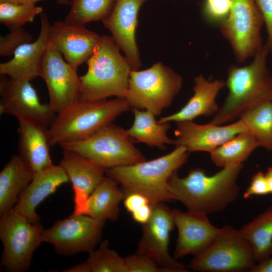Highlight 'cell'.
<instances>
[{
	"mask_svg": "<svg viewBox=\"0 0 272 272\" xmlns=\"http://www.w3.org/2000/svg\"><path fill=\"white\" fill-rule=\"evenodd\" d=\"M261 13L264 21L267 33L266 43L269 52L272 53V0H254Z\"/></svg>",
	"mask_w": 272,
	"mask_h": 272,
	"instance_id": "cell-37",
	"label": "cell"
},
{
	"mask_svg": "<svg viewBox=\"0 0 272 272\" xmlns=\"http://www.w3.org/2000/svg\"><path fill=\"white\" fill-rule=\"evenodd\" d=\"M40 15L41 28L39 36L34 42L19 47L14 57L8 61L0 63L1 75L19 80H28L39 77L41 61L48 43L50 23L44 13Z\"/></svg>",
	"mask_w": 272,
	"mask_h": 272,
	"instance_id": "cell-20",
	"label": "cell"
},
{
	"mask_svg": "<svg viewBox=\"0 0 272 272\" xmlns=\"http://www.w3.org/2000/svg\"><path fill=\"white\" fill-rule=\"evenodd\" d=\"M101 36L84 25L58 21L50 25L48 41L74 67L87 61L93 53Z\"/></svg>",
	"mask_w": 272,
	"mask_h": 272,
	"instance_id": "cell-17",
	"label": "cell"
},
{
	"mask_svg": "<svg viewBox=\"0 0 272 272\" xmlns=\"http://www.w3.org/2000/svg\"><path fill=\"white\" fill-rule=\"evenodd\" d=\"M250 272H272V255L256 262Z\"/></svg>",
	"mask_w": 272,
	"mask_h": 272,
	"instance_id": "cell-40",
	"label": "cell"
},
{
	"mask_svg": "<svg viewBox=\"0 0 272 272\" xmlns=\"http://www.w3.org/2000/svg\"><path fill=\"white\" fill-rule=\"evenodd\" d=\"M232 0H205L203 14L206 19L213 23H221L228 16Z\"/></svg>",
	"mask_w": 272,
	"mask_h": 272,
	"instance_id": "cell-34",
	"label": "cell"
},
{
	"mask_svg": "<svg viewBox=\"0 0 272 272\" xmlns=\"http://www.w3.org/2000/svg\"><path fill=\"white\" fill-rule=\"evenodd\" d=\"M9 33L0 37V55L10 56L21 45L32 42L31 35L22 27L10 29Z\"/></svg>",
	"mask_w": 272,
	"mask_h": 272,
	"instance_id": "cell-33",
	"label": "cell"
},
{
	"mask_svg": "<svg viewBox=\"0 0 272 272\" xmlns=\"http://www.w3.org/2000/svg\"><path fill=\"white\" fill-rule=\"evenodd\" d=\"M34 173L19 154L13 155L0 172V216L10 211Z\"/></svg>",
	"mask_w": 272,
	"mask_h": 272,
	"instance_id": "cell-24",
	"label": "cell"
},
{
	"mask_svg": "<svg viewBox=\"0 0 272 272\" xmlns=\"http://www.w3.org/2000/svg\"><path fill=\"white\" fill-rule=\"evenodd\" d=\"M256 263L249 242L239 229L226 225L220 228L206 249L194 256L188 268L204 272H250Z\"/></svg>",
	"mask_w": 272,
	"mask_h": 272,
	"instance_id": "cell-8",
	"label": "cell"
},
{
	"mask_svg": "<svg viewBox=\"0 0 272 272\" xmlns=\"http://www.w3.org/2000/svg\"><path fill=\"white\" fill-rule=\"evenodd\" d=\"M132 110L134 121L127 132L135 142L163 150L165 149V145H175V140L170 139L167 134L170 128L169 122H159L155 115L147 110L137 108H132Z\"/></svg>",
	"mask_w": 272,
	"mask_h": 272,
	"instance_id": "cell-26",
	"label": "cell"
},
{
	"mask_svg": "<svg viewBox=\"0 0 272 272\" xmlns=\"http://www.w3.org/2000/svg\"><path fill=\"white\" fill-rule=\"evenodd\" d=\"M259 145L249 131L240 133L210 153L212 162L217 167L243 164Z\"/></svg>",
	"mask_w": 272,
	"mask_h": 272,
	"instance_id": "cell-28",
	"label": "cell"
},
{
	"mask_svg": "<svg viewBox=\"0 0 272 272\" xmlns=\"http://www.w3.org/2000/svg\"><path fill=\"white\" fill-rule=\"evenodd\" d=\"M269 52L265 44L250 64L229 67L225 81L228 95L209 123L221 125L230 122L248 110L272 100V75L267 63Z\"/></svg>",
	"mask_w": 272,
	"mask_h": 272,
	"instance_id": "cell-2",
	"label": "cell"
},
{
	"mask_svg": "<svg viewBox=\"0 0 272 272\" xmlns=\"http://www.w3.org/2000/svg\"><path fill=\"white\" fill-rule=\"evenodd\" d=\"M58 4L61 5H67L70 4V0H57Z\"/></svg>",
	"mask_w": 272,
	"mask_h": 272,
	"instance_id": "cell-43",
	"label": "cell"
},
{
	"mask_svg": "<svg viewBox=\"0 0 272 272\" xmlns=\"http://www.w3.org/2000/svg\"><path fill=\"white\" fill-rule=\"evenodd\" d=\"M153 210V204L149 203L132 213L131 216L134 221L144 225L150 220Z\"/></svg>",
	"mask_w": 272,
	"mask_h": 272,
	"instance_id": "cell-39",
	"label": "cell"
},
{
	"mask_svg": "<svg viewBox=\"0 0 272 272\" xmlns=\"http://www.w3.org/2000/svg\"><path fill=\"white\" fill-rule=\"evenodd\" d=\"M248 131L243 121L226 125L209 123L199 124L192 121L176 122L175 147L183 146L188 152H205L209 153L238 134Z\"/></svg>",
	"mask_w": 272,
	"mask_h": 272,
	"instance_id": "cell-15",
	"label": "cell"
},
{
	"mask_svg": "<svg viewBox=\"0 0 272 272\" xmlns=\"http://www.w3.org/2000/svg\"><path fill=\"white\" fill-rule=\"evenodd\" d=\"M151 203L150 199L146 196L136 192L126 194L123 199L125 208L131 214L143 206Z\"/></svg>",
	"mask_w": 272,
	"mask_h": 272,
	"instance_id": "cell-38",
	"label": "cell"
},
{
	"mask_svg": "<svg viewBox=\"0 0 272 272\" xmlns=\"http://www.w3.org/2000/svg\"></svg>",
	"mask_w": 272,
	"mask_h": 272,
	"instance_id": "cell-44",
	"label": "cell"
},
{
	"mask_svg": "<svg viewBox=\"0 0 272 272\" xmlns=\"http://www.w3.org/2000/svg\"><path fill=\"white\" fill-rule=\"evenodd\" d=\"M89 272H126L124 258L109 247V243L104 240L97 249L89 253L85 261Z\"/></svg>",
	"mask_w": 272,
	"mask_h": 272,
	"instance_id": "cell-31",
	"label": "cell"
},
{
	"mask_svg": "<svg viewBox=\"0 0 272 272\" xmlns=\"http://www.w3.org/2000/svg\"><path fill=\"white\" fill-rule=\"evenodd\" d=\"M59 146L86 158L105 169L133 164L146 160L133 145L127 130L112 123L89 137Z\"/></svg>",
	"mask_w": 272,
	"mask_h": 272,
	"instance_id": "cell-6",
	"label": "cell"
},
{
	"mask_svg": "<svg viewBox=\"0 0 272 272\" xmlns=\"http://www.w3.org/2000/svg\"><path fill=\"white\" fill-rule=\"evenodd\" d=\"M69 181L64 170L58 164L34 174L33 179L20 194L12 209L31 223L40 222L36 208L62 184Z\"/></svg>",
	"mask_w": 272,
	"mask_h": 272,
	"instance_id": "cell-21",
	"label": "cell"
},
{
	"mask_svg": "<svg viewBox=\"0 0 272 272\" xmlns=\"http://www.w3.org/2000/svg\"><path fill=\"white\" fill-rule=\"evenodd\" d=\"M42 12L35 4L0 2V22L10 29L22 27Z\"/></svg>",
	"mask_w": 272,
	"mask_h": 272,
	"instance_id": "cell-32",
	"label": "cell"
},
{
	"mask_svg": "<svg viewBox=\"0 0 272 272\" xmlns=\"http://www.w3.org/2000/svg\"><path fill=\"white\" fill-rule=\"evenodd\" d=\"M131 106L126 98L87 100L79 98L57 114L47 128L50 146L85 139L112 123Z\"/></svg>",
	"mask_w": 272,
	"mask_h": 272,
	"instance_id": "cell-4",
	"label": "cell"
},
{
	"mask_svg": "<svg viewBox=\"0 0 272 272\" xmlns=\"http://www.w3.org/2000/svg\"><path fill=\"white\" fill-rule=\"evenodd\" d=\"M59 165L72 185L75 215L85 214L89 196L104 178L106 169L73 151L63 149Z\"/></svg>",
	"mask_w": 272,
	"mask_h": 272,
	"instance_id": "cell-19",
	"label": "cell"
},
{
	"mask_svg": "<svg viewBox=\"0 0 272 272\" xmlns=\"http://www.w3.org/2000/svg\"><path fill=\"white\" fill-rule=\"evenodd\" d=\"M194 93L187 103L178 111L161 117L159 122L192 121L200 116H214L216 114L219 109L216 98L226 87L225 81H209L200 75L194 78Z\"/></svg>",
	"mask_w": 272,
	"mask_h": 272,
	"instance_id": "cell-22",
	"label": "cell"
},
{
	"mask_svg": "<svg viewBox=\"0 0 272 272\" xmlns=\"http://www.w3.org/2000/svg\"><path fill=\"white\" fill-rule=\"evenodd\" d=\"M243 164L222 168L208 176L201 168L189 171L184 177L177 172L168 180L169 188L175 200L181 202L187 210L207 215L221 212L238 198L237 179Z\"/></svg>",
	"mask_w": 272,
	"mask_h": 272,
	"instance_id": "cell-1",
	"label": "cell"
},
{
	"mask_svg": "<svg viewBox=\"0 0 272 272\" xmlns=\"http://www.w3.org/2000/svg\"><path fill=\"white\" fill-rule=\"evenodd\" d=\"M112 37L101 38L87 61L88 71L80 77V99L100 100L115 96L125 98L132 70Z\"/></svg>",
	"mask_w": 272,
	"mask_h": 272,
	"instance_id": "cell-5",
	"label": "cell"
},
{
	"mask_svg": "<svg viewBox=\"0 0 272 272\" xmlns=\"http://www.w3.org/2000/svg\"><path fill=\"white\" fill-rule=\"evenodd\" d=\"M3 76L0 83L1 114L13 115L18 120L32 121L47 128L56 114L48 104L42 103L35 89L28 80H19Z\"/></svg>",
	"mask_w": 272,
	"mask_h": 272,
	"instance_id": "cell-14",
	"label": "cell"
},
{
	"mask_svg": "<svg viewBox=\"0 0 272 272\" xmlns=\"http://www.w3.org/2000/svg\"><path fill=\"white\" fill-rule=\"evenodd\" d=\"M239 230L250 243L256 262L272 255V206Z\"/></svg>",
	"mask_w": 272,
	"mask_h": 272,
	"instance_id": "cell-27",
	"label": "cell"
},
{
	"mask_svg": "<svg viewBox=\"0 0 272 272\" xmlns=\"http://www.w3.org/2000/svg\"><path fill=\"white\" fill-rule=\"evenodd\" d=\"M44 229L12 210L1 216L0 239L3 245L1 266L6 271L24 272L31 266Z\"/></svg>",
	"mask_w": 272,
	"mask_h": 272,
	"instance_id": "cell-9",
	"label": "cell"
},
{
	"mask_svg": "<svg viewBox=\"0 0 272 272\" xmlns=\"http://www.w3.org/2000/svg\"><path fill=\"white\" fill-rule=\"evenodd\" d=\"M265 174L268 183L269 193L272 195V167L267 168Z\"/></svg>",
	"mask_w": 272,
	"mask_h": 272,
	"instance_id": "cell-41",
	"label": "cell"
},
{
	"mask_svg": "<svg viewBox=\"0 0 272 272\" xmlns=\"http://www.w3.org/2000/svg\"><path fill=\"white\" fill-rule=\"evenodd\" d=\"M146 1L116 0L112 13L102 21L123 51L132 70H138L141 65L135 34L138 12Z\"/></svg>",
	"mask_w": 272,
	"mask_h": 272,
	"instance_id": "cell-18",
	"label": "cell"
},
{
	"mask_svg": "<svg viewBox=\"0 0 272 272\" xmlns=\"http://www.w3.org/2000/svg\"><path fill=\"white\" fill-rule=\"evenodd\" d=\"M77 69L64 60L60 52L48 41L39 77L47 86L48 105L58 114L80 98L81 81Z\"/></svg>",
	"mask_w": 272,
	"mask_h": 272,
	"instance_id": "cell-12",
	"label": "cell"
},
{
	"mask_svg": "<svg viewBox=\"0 0 272 272\" xmlns=\"http://www.w3.org/2000/svg\"><path fill=\"white\" fill-rule=\"evenodd\" d=\"M270 194L268 183L264 173L258 171L251 178L249 186L243 193L245 199L254 195H266Z\"/></svg>",
	"mask_w": 272,
	"mask_h": 272,
	"instance_id": "cell-36",
	"label": "cell"
},
{
	"mask_svg": "<svg viewBox=\"0 0 272 272\" xmlns=\"http://www.w3.org/2000/svg\"><path fill=\"white\" fill-rule=\"evenodd\" d=\"M125 196L117 182L106 176L89 196L85 215L101 221H116Z\"/></svg>",
	"mask_w": 272,
	"mask_h": 272,
	"instance_id": "cell-25",
	"label": "cell"
},
{
	"mask_svg": "<svg viewBox=\"0 0 272 272\" xmlns=\"http://www.w3.org/2000/svg\"><path fill=\"white\" fill-rule=\"evenodd\" d=\"M239 118L243 121L259 147L272 151V100L248 110Z\"/></svg>",
	"mask_w": 272,
	"mask_h": 272,
	"instance_id": "cell-29",
	"label": "cell"
},
{
	"mask_svg": "<svg viewBox=\"0 0 272 272\" xmlns=\"http://www.w3.org/2000/svg\"><path fill=\"white\" fill-rule=\"evenodd\" d=\"M18 120L19 155L34 174L53 165L49 153L48 128L32 121Z\"/></svg>",
	"mask_w": 272,
	"mask_h": 272,
	"instance_id": "cell-23",
	"label": "cell"
},
{
	"mask_svg": "<svg viewBox=\"0 0 272 272\" xmlns=\"http://www.w3.org/2000/svg\"><path fill=\"white\" fill-rule=\"evenodd\" d=\"M126 272H167L148 257L138 253L124 258Z\"/></svg>",
	"mask_w": 272,
	"mask_h": 272,
	"instance_id": "cell-35",
	"label": "cell"
},
{
	"mask_svg": "<svg viewBox=\"0 0 272 272\" xmlns=\"http://www.w3.org/2000/svg\"><path fill=\"white\" fill-rule=\"evenodd\" d=\"M105 222L85 214H73L44 229L42 241L51 244L60 255L89 253L101 241Z\"/></svg>",
	"mask_w": 272,
	"mask_h": 272,
	"instance_id": "cell-11",
	"label": "cell"
},
{
	"mask_svg": "<svg viewBox=\"0 0 272 272\" xmlns=\"http://www.w3.org/2000/svg\"><path fill=\"white\" fill-rule=\"evenodd\" d=\"M182 84L179 74L159 62L146 70L131 71L125 98L131 108L157 116L172 104Z\"/></svg>",
	"mask_w": 272,
	"mask_h": 272,
	"instance_id": "cell-7",
	"label": "cell"
},
{
	"mask_svg": "<svg viewBox=\"0 0 272 272\" xmlns=\"http://www.w3.org/2000/svg\"><path fill=\"white\" fill-rule=\"evenodd\" d=\"M45 0H0V2H10L18 4H35L36 3Z\"/></svg>",
	"mask_w": 272,
	"mask_h": 272,
	"instance_id": "cell-42",
	"label": "cell"
},
{
	"mask_svg": "<svg viewBox=\"0 0 272 272\" xmlns=\"http://www.w3.org/2000/svg\"><path fill=\"white\" fill-rule=\"evenodd\" d=\"M116 0H70L71 9L64 21L85 25L106 19L112 13Z\"/></svg>",
	"mask_w": 272,
	"mask_h": 272,
	"instance_id": "cell-30",
	"label": "cell"
},
{
	"mask_svg": "<svg viewBox=\"0 0 272 272\" xmlns=\"http://www.w3.org/2000/svg\"><path fill=\"white\" fill-rule=\"evenodd\" d=\"M150 220L143 225L137 253L152 259L167 272H187L188 268L169 252L170 234L175 225L171 210L164 202L153 203Z\"/></svg>",
	"mask_w": 272,
	"mask_h": 272,
	"instance_id": "cell-13",
	"label": "cell"
},
{
	"mask_svg": "<svg viewBox=\"0 0 272 272\" xmlns=\"http://www.w3.org/2000/svg\"><path fill=\"white\" fill-rule=\"evenodd\" d=\"M189 154L184 147H176L170 153L154 160L107 169L105 175L121 186L125 196L141 193L152 204L175 200L168 180L186 163Z\"/></svg>",
	"mask_w": 272,
	"mask_h": 272,
	"instance_id": "cell-3",
	"label": "cell"
},
{
	"mask_svg": "<svg viewBox=\"0 0 272 272\" xmlns=\"http://www.w3.org/2000/svg\"><path fill=\"white\" fill-rule=\"evenodd\" d=\"M172 213L178 230L173 257L176 259L200 253L212 243L219 232L220 228L213 225L206 214L176 209L172 210Z\"/></svg>",
	"mask_w": 272,
	"mask_h": 272,
	"instance_id": "cell-16",
	"label": "cell"
},
{
	"mask_svg": "<svg viewBox=\"0 0 272 272\" xmlns=\"http://www.w3.org/2000/svg\"><path fill=\"white\" fill-rule=\"evenodd\" d=\"M263 24V17L254 0H232L228 16L220 23V31L238 62L253 57L262 47Z\"/></svg>",
	"mask_w": 272,
	"mask_h": 272,
	"instance_id": "cell-10",
	"label": "cell"
}]
</instances>
